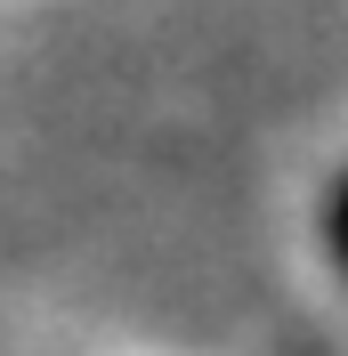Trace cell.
Segmentation results:
<instances>
[{"mask_svg": "<svg viewBox=\"0 0 348 356\" xmlns=\"http://www.w3.org/2000/svg\"><path fill=\"white\" fill-rule=\"evenodd\" d=\"M324 251H332V267L348 275V170L332 178V195H324Z\"/></svg>", "mask_w": 348, "mask_h": 356, "instance_id": "1", "label": "cell"}]
</instances>
